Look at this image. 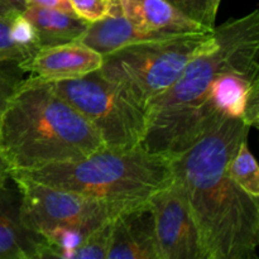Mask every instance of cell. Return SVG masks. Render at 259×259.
Here are the masks:
<instances>
[{
    "label": "cell",
    "mask_w": 259,
    "mask_h": 259,
    "mask_svg": "<svg viewBox=\"0 0 259 259\" xmlns=\"http://www.w3.org/2000/svg\"><path fill=\"white\" fill-rule=\"evenodd\" d=\"M250 126L224 118L186 151L172 157L194 215L205 259H255L259 244V199L228 174V164Z\"/></svg>",
    "instance_id": "obj_1"
},
{
    "label": "cell",
    "mask_w": 259,
    "mask_h": 259,
    "mask_svg": "<svg viewBox=\"0 0 259 259\" xmlns=\"http://www.w3.org/2000/svg\"><path fill=\"white\" fill-rule=\"evenodd\" d=\"M217 45L196 56L176 82L146 110L147 129L141 146L172 158L186 151L211 126L205 116L212 78L228 67L258 61L259 12L214 27Z\"/></svg>",
    "instance_id": "obj_2"
},
{
    "label": "cell",
    "mask_w": 259,
    "mask_h": 259,
    "mask_svg": "<svg viewBox=\"0 0 259 259\" xmlns=\"http://www.w3.org/2000/svg\"><path fill=\"white\" fill-rule=\"evenodd\" d=\"M105 143L95 128L38 77L22 81L0 118V156L9 172L75 161Z\"/></svg>",
    "instance_id": "obj_3"
},
{
    "label": "cell",
    "mask_w": 259,
    "mask_h": 259,
    "mask_svg": "<svg viewBox=\"0 0 259 259\" xmlns=\"http://www.w3.org/2000/svg\"><path fill=\"white\" fill-rule=\"evenodd\" d=\"M96 200L138 205L174 181L171 158L142 146L103 147L83 158L9 172Z\"/></svg>",
    "instance_id": "obj_4"
},
{
    "label": "cell",
    "mask_w": 259,
    "mask_h": 259,
    "mask_svg": "<svg viewBox=\"0 0 259 259\" xmlns=\"http://www.w3.org/2000/svg\"><path fill=\"white\" fill-rule=\"evenodd\" d=\"M215 45L214 29L137 43L103 56L99 70L146 111L152 101L176 82L190 61Z\"/></svg>",
    "instance_id": "obj_5"
},
{
    "label": "cell",
    "mask_w": 259,
    "mask_h": 259,
    "mask_svg": "<svg viewBox=\"0 0 259 259\" xmlns=\"http://www.w3.org/2000/svg\"><path fill=\"white\" fill-rule=\"evenodd\" d=\"M51 85L98 131L106 147L134 148L142 144L147 129L146 111L100 70Z\"/></svg>",
    "instance_id": "obj_6"
},
{
    "label": "cell",
    "mask_w": 259,
    "mask_h": 259,
    "mask_svg": "<svg viewBox=\"0 0 259 259\" xmlns=\"http://www.w3.org/2000/svg\"><path fill=\"white\" fill-rule=\"evenodd\" d=\"M20 192V212L28 228L40 238L62 228L96 229L138 205L96 200L9 174Z\"/></svg>",
    "instance_id": "obj_7"
},
{
    "label": "cell",
    "mask_w": 259,
    "mask_h": 259,
    "mask_svg": "<svg viewBox=\"0 0 259 259\" xmlns=\"http://www.w3.org/2000/svg\"><path fill=\"white\" fill-rule=\"evenodd\" d=\"M148 204L159 259H205L186 194L176 179L151 196Z\"/></svg>",
    "instance_id": "obj_8"
},
{
    "label": "cell",
    "mask_w": 259,
    "mask_h": 259,
    "mask_svg": "<svg viewBox=\"0 0 259 259\" xmlns=\"http://www.w3.org/2000/svg\"><path fill=\"white\" fill-rule=\"evenodd\" d=\"M101 65L103 56L80 40L40 47L19 62L23 72L48 82L78 78L99 70Z\"/></svg>",
    "instance_id": "obj_9"
},
{
    "label": "cell",
    "mask_w": 259,
    "mask_h": 259,
    "mask_svg": "<svg viewBox=\"0 0 259 259\" xmlns=\"http://www.w3.org/2000/svg\"><path fill=\"white\" fill-rule=\"evenodd\" d=\"M46 243L25 225L12 177L0 189V259H45Z\"/></svg>",
    "instance_id": "obj_10"
},
{
    "label": "cell",
    "mask_w": 259,
    "mask_h": 259,
    "mask_svg": "<svg viewBox=\"0 0 259 259\" xmlns=\"http://www.w3.org/2000/svg\"><path fill=\"white\" fill-rule=\"evenodd\" d=\"M108 259H159L148 201L125 210L111 220Z\"/></svg>",
    "instance_id": "obj_11"
},
{
    "label": "cell",
    "mask_w": 259,
    "mask_h": 259,
    "mask_svg": "<svg viewBox=\"0 0 259 259\" xmlns=\"http://www.w3.org/2000/svg\"><path fill=\"white\" fill-rule=\"evenodd\" d=\"M119 5L134 27L153 34L174 37L214 29L189 18L166 0H119Z\"/></svg>",
    "instance_id": "obj_12"
},
{
    "label": "cell",
    "mask_w": 259,
    "mask_h": 259,
    "mask_svg": "<svg viewBox=\"0 0 259 259\" xmlns=\"http://www.w3.org/2000/svg\"><path fill=\"white\" fill-rule=\"evenodd\" d=\"M163 38L168 37L144 32L134 27L124 17L119 5L111 15L89 24L86 32L78 40L93 48L101 56H106L128 46Z\"/></svg>",
    "instance_id": "obj_13"
},
{
    "label": "cell",
    "mask_w": 259,
    "mask_h": 259,
    "mask_svg": "<svg viewBox=\"0 0 259 259\" xmlns=\"http://www.w3.org/2000/svg\"><path fill=\"white\" fill-rule=\"evenodd\" d=\"M23 14L37 32L39 48L78 40L89 27V23L80 19L75 13L53 8L27 5Z\"/></svg>",
    "instance_id": "obj_14"
},
{
    "label": "cell",
    "mask_w": 259,
    "mask_h": 259,
    "mask_svg": "<svg viewBox=\"0 0 259 259\" xmlns=\"http://www.w3.org/2000/svg\"><path fill=\"white\" fill-rule=\"evenodd\" d=\"M229 176L252 196L259 199V168L254 156L249 151L248 139L242 142L228 164Z\"/></svg>",
    "instance_id": "obj_15"
},
{
    "label": "cell",
    "mask_w": 259,
    "mask_h": 259,
    "mask_svg": "<svg viewBox=\"0 0 259 259\" xmlns=\"http://www.w3.org/2000/svg\"><path fill=\"white\" fill-rule=\"evenodd\" d=\"M111 220L94 230L72 253L70 259H108L110 248Z\"/></svg>",
    "instance_id": "obj_16"
},
{
    "label": "cell",
    "mask_w": 259,
    "mask_h": 259,
    "mask_svg": "<svg viewBox=\"0 0 259 259\" xmlns=\"http://www.w3.org/2000/svg\"><path fill=\"white\" fill-rule=\"evenodd\" d=\"M10 37L12 40L24 52L28 58L39 50L37 32L30 20L23 13H17L10 19Z\"/></svg>",
    "instance_id": "obj_17"
},
{
    "label": "cell",
    "mask_w": 259,
    "mask_h": 259,
    "mask_svg": "<svg viewBox=\"0 0 259 259\" xmlns=\"http://www.w3.org/2000/svg\"><path fill=\"white\" fill-rule=\"evenodd\" d=\"M72 12L89 24L104 19L115 12L119 0H68Z\"/></svg>",
    "instance_id": "obj_18"
},
{
    "label": "cell",
    "mask_w": 259,
    "mask_h": 259,
    "mask_svg": "<svg viewBox=\"0 0 259 259\" xmlns=\"http://www.w3.org/2000/svg\"><path fill=\"white\" fill-rule=\"evenodd\" d=\"M24 75L19 62H0V118L13 94L24 80Z\"/></svg>",
    "instance_id": "obj_19"
},
{
    "label": "cell",
    "mask_w": 259,
    "mask_h": 259,
    "mask_svg": "<svg viewBox=\"0 0 259 259\" xmlns=\"http://www.w3.org/2000/svg\"><path fill=\"white\" fill-rule=\"evenodd\" d=\"M12 17L0 18V62H9V61L20 62L27 57L10 37Z\"/></svg>",
    "instance_id": "obj_20"
},
{
    "label": "cell",
    "mask_w": 259,
    "mask_h": 259,
    "mask_svg": "<svg viewBox=\"0 0 259 259\" xmlns=\"http://www.w3.org/2000/svg\"><path fill=\"white\" fill-rule=\"evenodd\" d=\"M166 2L191 19L214 28L210 25L207 19V0H166Z\"/></svg>",
    "instance_id": "obj_21"
},
{
    "label": "cell",
    "mask_w": 259,
    "mask_h": 259,
    "mask_svg": "<svg viewBox=\"0 0 259 259\" xmlns=\"http://www.w3.org/2000/svg\"><path fill=\"white\" fill-rule=\"evenodd\" d=\"M27 8V0H0V18L12 17L23 13Z\"/></svg>",
    "instance_id": "obj_22"
},
{
    "label": "cell",
    "mask_w": 259,
    "mask_h": 259,
    "mask_svg": "<svg viewBox=\"0 0 259 259\" xmlns=\"http://www.w3.org/2000/svg\"><path fill=\"white\" fill-rule=\"evenodd\" d=\"M27 5H37V7L53 8V9H60V10H65V12L73 13L68 0H27Z\"/></svg>",
    "instance_id": "obj_23"
},
{
    "label": "cell",
    "mask_w": 259,
    "mask_h": 259,
    "mask_svg": "<svg viewBox=\"0 0 259 259\" xmlns=\"http://www.w3.org/2000/svg\"><path fill=\"white\" fill-rule=\"evenodd\" d=\"M220 3L222 0H207V19L211 27H215V19H217Z\"/></svg>",
    "instance_id": "obj_24"
},
{
    "label": "cell",
    "mask_w": 259,
    "mask_h": 259,
    "mask_svg": "<svg viewBox=\"0 0 259 259\" xmlns=\"http://www.w3.org/2000/svg\"><path fill=\"white\" fill-rule=\"evenodd\" d=\"M9 168H8L7 163L4 162V159L0 156V189L7 184V181L9 180Z\"/></svg>",
    "instance_id": "obj_25"
}]
</instances>
